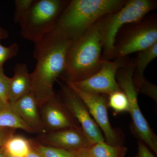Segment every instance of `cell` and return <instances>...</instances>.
<instances>
[{"instance_id": "6da1fadb", "label": "cell", "mask_w": 157, "mask_h": 157, "mask_svg": "<svg viewBox=\"0 0 157 157\" xmlns=\"http://www.w3.org/2000/svg\"><path fill=\"white\" fill-rule=\"evenodd\" d=\"M73 41L54 28L35 44L36 68L31 73L32 90L39 107L54 98L53 86L64 72L67 57Z\"/></svg>"}, {"instance_id": "7a4b0ae2", "label": "cell", "mask_w": 157, "mask_h": 157, "mask_svg": "<svg viewBox=\"0 0 157 157\" xmlns=\"http://www.w3.org/2000/svg\"><path fill=\"white\" fill-rule=\"evenodd\" d=\"M124 0H72L59 15L54 28L75 41L102 17L117 11Z\"/></svg>"}, {"instance_id": "3957f363", "label": "cell", "mask_w": 157, "mask_h": 157, "mask_svg": "<svg viewBox=\"0 0 157 157\" xmlns=\"http://www.w3.org/2000/svg\"><path fill=\"white\" fill-rule=\"evenodd\" d=\"M103 49L97 22L70 46L64 72L60 78L76 82L86 79L97 73L102 65Z\"/></svg>"}, {"instance_id": "277c9868", "label": "cell", "mask_w": 157, "mask_h": 157, "mask_svg": "<svg viewBox=\"0 0 157 157\" xmlns=\"http://www.w3.org/2000/svg\"><path fill=\"white\" fill-rule=\"evenodd\" d=\"M156 6V2L152 0H130L117 11L98 21L103 49L107 58H113L116 38L120 29L125 25L140 21Z\"/></svg>"}, {"instance_id": "5b68a950", "label": "cell", "mask_w": 157, "mask_h": 157, "mask_svg": "<svg viewBox=\"0 0 157 157\" xmlns=\"http://www.w3.org/2000/svg\"><path fill=\"white\" fill-rule=\"evenodd\" d=\"M68 2L61 0H35L20 25L21 36L35 44L41 41L54 29Z\"/></svg>"}, {"instance_id": "8992f818", "label": "cell", "mask_w": 157, "mask_h": 157, "mask_svg": "<svg viewBox=\"0 0 157 157\" xmlns=\"http://www.w3.org/2000/svg\"><path fill=\"white\" fill-rule=\"evenodd\" d=\"M135 63L124 66L118 70L116 75L117 84L126 95L132 119V128L140 141L157 154V137L152 131L146 119L140 111L137 100V92L134 80Z\"/></svg>"}, {"instance_id": "52a82bcc", "label": "cell", "mask_w": 157, "mask_h": 157, "mask_svg": "<svg viewBox=\"0 0 157 157\" xmlns=\"http://www.w3.org/2000/svg\"><path fill=\"white\" fill-rule=\"evenodd\" d=\"M68 86L79 97L88 109L90 114L103 132L106 142L111 145H120L117 132L108 118V100L104 95L87 92L76 87L71 82H65Z\"/></svg>"}, {"instance_id": "ba28073f", "label": "cell", "mask_w": 157, "mask_h": 157, "mask_svg": "<svg viewBox=\"0 0 157 157\" xmlns=\"http://www.w3.org/2000/svg\"><path fill=\"white\" fill-rule=\"evenodd\" d=\"M122 59H117L114 61L104 59L100 70L93 76L81 81L72 82L87 92L109 95L121 90L117 81L116 75L119 69L125 66Z\"/></svg>"}, {"instance_id": "9c48e42d", "label": "cell", "mask_w": 157, "mask_h": 157, "mask_svg": "<svg viewBox=\"0 0 157 157\" xmlns=\"http://www.w3.org/2000/svg\"><path fill=\"white\" fill-rule=\"evenodd\" d=\"M157 42V24L149 20L139 24L127 34L114 48L113 58H123L134 52L149 48Z\"/></svg>"}, {"instance_id": "30bf717a", "label": "cell", "mask_w": 157, "mask_h": 157, "mask_svg": "<svg viewBox=\"0 0 157 157\" xmlns=\"http://www.w3.org/2000/svg\"><path fill=\"white\" fill-rule=\"evenodd\" d=\"M62 89L65 106L81 125L82 130L91 143L105 141L101 129L81 99L66 83L62 85Z\"/></svg>"}, {"instance_id": "8fae6325", "label": "cell", "mask_w": 157, "mask_h": 157, "mask_svg": "<svg viewBox=\"0 0 157 157\" xmlns=\"http://www.w3.org/2000/svg\"><path fill=\"white\" fill-rule=\"evenodd\" d=\"M41 139L43 143L51 146L70 151L88 148L93 144L82 129L76 127L58 130L43 135Z\"/></svg>"}, {"instance_id": "7c38bea8", "label": "cell", "mask_w": 157, "mask_h": 157, "mask_svg": "<svg viewBox=\"0 0 157 157\" xmlns=\"http://www.w3.org/2000/svg\"><path fill=\"white\" fill-rule=\"evenodd\" d=\"M11 109L35 132L44 134L45 127L38 111V104L32 93L10 104Z\"/></svg>"}, {"instance_id": "4fadbf2b", "label": "cell", "mask_w": 157, "mask_h": 157, "mask_svg": "<svg viewBox=\"0 0 157 157\" xmlns=\"http://www.w3.org/2000/svg\"><path fill=\"white\" fill-rule=\"evenodd\" d=\"M42 107H44L41 118L45 127L54 131L76 127L62 108L56 96Z\"/></svg>"}, {"instance_id": "5bb4252c", "label": "cell", "mask_w": 157, "mask_h": 157, "mask_svg": "<svg viewBox=\"0 0 157 157\" xmlns=\"http://www.w3.org/2000/svg\"><path fill=\"white\" fill-rule=\"evenodd\" d=\"M14 71V76L9 78L8 87L10 105L19 98L30 94L32 90V77L27 65L22 63H17Z\"/></svg>"}, {"instance_id": "9a60e30c", "label": "cell", "mask_w": 157, "mask_h": 157, "mask_svg": "<svg viewBox=\"0 0 157 157\" xmlns=\"http://www.w3.org/2000/svg\"><path fill=\"white\" fill-rule=\"evenodd\" d=\"M157 56V42L153 45L139 52L135 63L133 80L137 90L145 81L144 72L150 63Z\"/></svg>"}, {"instance_id": "2e32d148", "label": "cell", "mask_w": 157, "mask_h": 157, "mask_svg": "<svg viewBox=\"0 0 157 157\" xmlns=\"http://www.w3.org/2000/svg\"><path fill=\"white\" fill-rule=\"evenodd\" d=\"M88 150L91 157H124L128 149L122 145H111L101 141L92 144Z\"/></svg>"}, {"instance_id": "e0dca14e", "label": "cell", "mask_w": 157, "mask_h": 157, "mask_svg": "<svg viewBox=\"0 0 157 157\" xmlns=\"http://www.w3.org/2000/svg\"><path fill=\"white\" fill-rule=\"evenodd\" d=\"M30 143L25 137L12 135L6 141L4 146L9 155L25 157L32 149Z\"/></svg>"}, {"instance_id": "ac0fdd59", "label": "cell", "mask_w": 157, "mask_h": 157, "mask_svg": "<svg viewBox=\"0 0 157 157\" xmlns=\"http://www.w3.org/2000/svg\"><path fill=\"white\" fill-rule=\"evenodd\" d=\"M0 128L20 129L29 133H33L35 132L10 107H6L0 111Z\"/></svg>"}, {"instance_id": "d6986e66", "label": "cell", "mask_w": 157, "mask_h": 157, "mask_svg": "<svg viewBox=\"0 0 157 157\" xmlns=\"http://www.w3.org/2000/svg\"><path fill=\"white\" fill-rule=\"evenodd\" d=\"M108 106L115 112L129 111V102L126 95L121 90L116 91L109 95Z\"/></svg>"}, {"instance_id": "ffe728a7", "label": "cell", "mask_w": 157, "mask_h": 157, "mask_svg": "<svg viewBox=\"0 0 157 157\" xmlns=\"http://www.w3.org/2000/svg\"><path fill=\"white\" fill-rule=\"evenodd\" d=\"M36 150L42 157H73L75 151H70L52 146L39 145Z\"/></svg>"}, {"instance_id": "44dd1931", "label": "cell", "mask_w": 157, "mask_h": 157, "mask_svg": "<svg viewBox=\"0 0 157 157\" xmlns=\"http://www.w3.org/2000/svg\"><path fill=\"white\" fill-rule=\"evenodd\" d=\"M35 0H15L14 22L19 25L22 22L26 14L33 4Z\"/></svg>"}, {"instance_id": "7402d4cb", "label": "cell", "mask_w": 157, "mask_h": 157, "mask_svg": "<svg viewBox=\"0 0 157 157\" xmlns=\"http://www.w3.org/2000/svg\"><path fill=\"white\" fill-rule=\"evenodd\" d=\"M0 40V68L3 67L4 63L13 57L16 56L19 52V46L14 43L9 46H3Z\"/></svg>"}, {"instance_id": "603a6c76", "label": "cell", "mask_w": 157, "mask_h": 157, "mask_svg": "<svg viewBox=\"0 0 157 157\" xmlns=\"http://www.w3.org/2000/svg\"><path fill=\"white\" fill-rule=\"evenodd\" d=\"M9 78L4 73L3 67L0 68V100L7 107H10L8 99Z\"/></svg>"}, {"instance_id": "cb8c5ba5", "label": "cell", "mask_w": 157, "mask_h": 157, "mask_svg": "<svg viewBox=\"0 0 157 157\" xmlns=\"http://www.w3.org/2000/svg\"><path fill=\"white\" fill-rule=\"evenodd\" d=\"M137 92H139L150 97L156 102L157 86L151 82H149L147 80H145L143 84L141 85V86L137 89Z\"/></svg>"}, {"instance_id": "d4e9b609", "label": "cell", "mask_w": 157, "mask_h": 157, "mask_svg": "<svg viewBox=\"0 0 157 157\" xmlns=\"http://www.w3.org/2000/svg\"><path fill=\"white\" fill-rule=\"evenodd\" d=\"M135 157H155L148 147L142 141L138 142V151Z\"/></svg>"}, {"instance_id": "484cf974", "label": "cell", "mask_w": 157, "mask_h": 157, "mask_svg": "<svg viewBox=\"0 0 157 157\" xmlns=\"http://www.w3.org/2000/svg\"><path fill=\"white\" fill-rule=\"evenodd\" d=\"M15 129L0 128V147L4 146L6 141L13 135Z\"/></svg>"}, {"instance_id": "4316f807", "label": "cell", "mask_w": 157, "mask_h": 157, "mask_svg": "<svg viewBox=\"0 0 157 157\" xmlns=\"http://www.w3.org/2000/svg\"><path fill=\"white\" fill-rule=\"evenodd\" d=\"M88 148L82 149L75 151L73 157H91L89 153Z\"/></svg>"}, {"instance_id": "83f0119b", "label": "cell", "mask_w": 157, "mask_h": 157, "mask_svg": "<svg viewBox=\"0 0 157 157\" xmlns=\"http://www.w3.org/2000/svg\"><path fill=\"white\" fill-rule=\"evenodd\" d=\"M9 36V32L5 29L0 27V40L8 38Z\"/></svg>"}, {"instance_id": "f1b7e54d", "label": "cell", "mask_w": 157, "mask_h": 157, "mask_svg": "<svg viewBox=\"0 0 157 157\" xmlns=\"http://www.w3.org/2000/svg\"><path fill=\"white\" fill-rule=\"evenodd\" d=\"M25 157H42V156L36 150H34L32 149L29 154Z\"/></svg>"}, {"instance_id": "f546056e", "label": "cell", "mask_w": 157, "mask_h": 157, "mask_svg": "<svg viewBox=\"0 0 157 157\" xmlns=\"http://www.w3.org/2000/svg\"><path fill=\"white\" fill-rule=\"evenodd\" d=\"M8 156L4 146L0 147V157H8Z\"/></svg>"}, {"instance_id": "4dcf8cb0", "label": "cell", "mask_w": 157, "mask_h": 157, "mask_svg": "<svg viewBox=\"0 0 157 157\" xmlns=\"http://www.w3.org/2000/svg\"><path fill=\"white\" fill-rule=\"evenodd\" d=\"M6 107H6V106H5V104H3V103L2 102V101L0 100V111L3 110V109L6 108Z\"/></svg>"}, {"instance_id": "1f68e13d", "label": "cell", "mask_w": 157, "mask_h": 157, "mask_svg": "<svg viewBox=\"0 0 157 157\" xmlns=\"http://www.w3.org/2000/svg\"><path fill=\"white\" fill-rule=\"evenodd\" d=\"M8 157H15L11 156L9 155H8Z\"/></svg>"}]
</instances>
